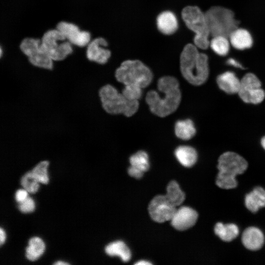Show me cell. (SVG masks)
Here are the masks:
<instances>
[{
	"mask_svg": "<svg viewBox=\"0 0 265 265\" xmlns=\"http://www.w3.org/2000/svg\"><path fill=\"white\" fill-rule=\"evenodd\" d=\"M158 88L163 97L155 90H150L146 95V101L152 113L163 117L174 112L180 104L179 83L174 77L165 76L159 80Z\"/></svg>",
	"mask_w": 265,
	"mask_h": 265,
	"instance_id": "6da1fadb",
	"label": "cell"
},
{
	"mask_svg": "<svg viewBox=\"0 0 265 265\" xmlns=\"http://www.w3.org/2000/svg\"><path fill=\"white\" fill-rule=\"evenodd\" d=\"M200 50L193 43H188L180 55L181 73L187 81L194 85L203 84L210 73L209 56L205 51Z\"/></svg>",
	"mask_w": 265,
	"mask_h": 265,
	"instance_id": "7a4b0ae2",
	"label": "cell"
},
{
	"mask_svg": "<svg viewBox=\"0 0 265 265\" xmlns=\"http://www.w3.org/2000/svg\"><path fill=\"white\" fill-rule=\"evenodd\" d=\"M246 160L238 154L233 152L222 154L218 159L216 184L223 189H232L238 185L236 177L242 174L247 169Z\"/></svg>",
	"mask_w": 265,
	"mask_h": 265,
	"instance_id": "3957f363",
	"label": "cell"
},
{
	"mask_svg": "<svg viewBox=\"0 0 265 265\" xmlns=\"http://www.w3.org/2000/svg\"><path fill=\"white\" fill-rule=\"evenodd\" d=\"M182 17L187 27L194 34L193 43L201 51L208 50L211 36L205 12L197 5H189L182 10Z\"/></svg>",
	"mask_w": 265,
	"mask_h": 265,
	"instance_id": "277c9868",
	"label": "cell"
},
{
	"mask_svg": "<svg viewBox=\"0 0 265 265\" xmlns=\"http://www.w3.org/2000/svg\"><path fill=\"white\" fill-rule=\"evenodd\" d=\"M205 14L211 38L221 35L229 38L232 32L239 27L234 12L226 7L214 5L205 11Z\"/></svg>",
	"mask_w": 265,
	"mask_h": 265,
	"instance_id": "5b68a950",
	"label": "cell"
},
{
	"mask_svg": "<svg viewBox=\"0 0 265 265\" xmlns=\"http://www.w3.org/2000/svg\"><path fill=\"white\" fill-rule=\"evenodd\" d=\"M98 94L103 109L109 114L122 113L125 116L130 117L138 110V101L127 99L110 84L103 86L99 89Z\"/></svg>",
	"mask_w": 265,
	"mask_h": 265,
	"instance_id": "8992f818",
	"label": "cell"
},
{
	"mask_svg": "<svg viewBox=\"0 0 265 265\" xmlns=\"http://www.w3.org/2000/svg\"><path fill=\"white\" fill-rule=\"evenodd\" d=\"M117 81L126 85H134L143 88L148 86L153 80L151 70L138 60L123 61L115 73Z\"/></svg>",
	"mask_w": 265,
	"mask_h": 265,
	"instance_id": "52a82bcc",
	"label": "cell"
},
{
	"mask_svg": "<svg viewBox=\"0 0 265 265\" xmlns=\"http://www.w3.org/2000/svg\"><path fill=\"white\" fill-rule=\"evenodd\" d=\"M57 29L48 30L41 40V45L53 61H61L73 52L72 44Z\"/></svg>",
	"mask_w": 265,
	"mask_h": 265,
	"instance_id": "ba28073f",
	"label": "cell"
},
{
	"mask_svg": "<svg viewBox=\"0 0 265 265\" xmlns=\"http://www.w3.org/2000/svg\"><path fill=\"white\" fill-rule=\"evenodd\" d=\"M20 48L32 65L49 70L53 69V60L42 47L40 40L25 38L21 42Z\"/></svg>",
	"mask_w": 265,
	"mask_h": 265,
	"instance_id": "9c48e42d",
	"label": "cell"
},
{
	"mask_svg": "<svg viewBox=\"0 0 265 265\" xmlns=\"http://www.w3.org/2000/svg\"><path fill=\"white\" fill-rule=\"evenodd\" d=\"M177 210V207L171 204L165 195L155 196L150 202L148 211L155 221L162 223L170 221Z\"/></svg>",
	"mask_w": 265,
	"mask_h": 265,
	"instance_id": "30bf717a",
	"label": "cell"
},
{
	"mask_svg": "<svg viewBox=\"0 0 265 265\" xmlns=\"http://www.w3.org/2000/svg\"><path fill=\"white\" fill-rule=\"evenodd\" d=\"M56 28L60 31L67 41L72 44L80 47L87 46L90 42L89 32L80 30L76 25L66 22H60Z\"/></svg>",
	"mask_w": 265,
	"mask_h": 265,
	"instance_id": "8fae6325",
	"label": "cell"
},
{
	"mask_svg": "<svg viewBox=\"0 0 265 265\" xmlns=\"http://www.w3.org/2000/svg\"><path fill=\"white\" fill-rule=\"evenodd\" d=\"M107 41L102 37L95 38L87 46L86 57L91 61L100 64H106L110 57V51L106 49Z\"/></svg>",
	"mask_w": 265,
	"mask_h": 265,
	"instance_id": "7c38bea8",
	"label": "cell"
},
{
	"mask_svg": "<svg viewBox=\"0 0 265 265\" xmlns=\"http://www.w3.org/2000/svg\"><path fill=\"white\" fill-rule=\"evenodd\" d=\"M197 212L188 207H181L177 210L171 219L172 226L179 231H184L192 227L198 218Z\"/></svg>",
	"mask_w": 265,
	"mask_h": 265,
	"instance_id": "4fadbf2b",
	"label": "cell"
},
{
	"mask_svg": "<svg viewBox=\"0 0 265 265\" xmlns=\"http://www.w3.org/2000/svg\"><path fill=\"white\" fill-rule=\"evenodd\" d=\"M231 47L243 51L252 47L253 39L250 32L247 29L238 27L233 30L229 37Z\"/></svg>",
	"mask_w": 265,
	"mask_h": 265,
	"instance_id": "5bb4252c",
	"label": "cell"
},
{
	"mask_svg": "<svg viewBox=\"0 0 265 265\" xmlns=\"http://www.w3.org/2000/svg\"><path fill=\"white\" fill-rule=\"evenodd\" d=\"M216 82L219 88L228 94L238 93L240 89V80L232 71L227 70L218 75Z\"/></svg>",
	"mask_w": 265,
	"mask_h": 265,
	"instance_id": "9a60e30c",
	"label": "cell"
},
{
	"mask_svg": "<svg viewBox=\"0 0 265 265\" xmlns=\"http://www.w3.org/2000/svg\"><path fill=\"white\" fill-rule=\"evenodd\" d=\"M241 241L243 245L250 250H257L262 248L265 237L261 230L255 227H249L243 232Z\"/></svg>",
	"mask_w": 265,
	"mask_h": 265,
	"instance_id": "2e32d148",
	"label": "cell"
},
{
	"mask_svg": "<svg viewBox=\"0 0 265 265\" xmlns=\"http://www.w3.org/2000/svg\"><path fill=\"white\" fill-rule=\"evenodd\" d=\"M157 26L159 30L165 35H170L176 32L178 27V21L174 13L164 11L157 18Z\"/></svg>",
	"mask_w": 265,
	"mask_h": 265,
	"instance_id": "e0dca14e",
	"label": "cell"
},
{
	"mask_svg": "<svg viewBox=\"0 0 265 265\" xmlns=\"http://www.w3.org/2000/svg\"><path fill=\"white\" fill-rule=\"evenodd\" d=\"M245 205L247 209L253 212L265 207V190L260 186L253 189L245 197Z\"/></svg>",
	"mask_w": 265,
	"mask_h": 265,
	"instance_id": "ac0fdd59",
	"label": "cell"
},
{
	"mask_svg": "<svg viewBox=\"0 0 265 265\" xmlns=\"http://www.w3.org/2000/svg\"><path fill=\"white\" fill-rule=\"evenodd\" d=\"M175 155L183 166L189 167L193 166L197 159V152L194 148L189 146H180L176 148Z\"/></svg>",
	"mask_w": 265,
	"mask_h": 265,
	"instance_id": "d6986e66",
	"label": "cell"
},
{
	"mask_svg": "<svg viewBox=\"0 0 265 265\" xmlns=\"http://www.w3.org/2000/svg\"><path fill=\"white\" fill-rule=\"evenodd\" d=\"M240 98L246 103L258 104L265 99V92L261 87L240 88Z\"/></svg>",
	"mask_w": 265,
	"mask_h": 265,
	"instance_id": "ffe728a7",
	"label": "cell"
},
{
	"mask_svg": "<svg viewBox=\"0 0 265 265\" xmlns=\"http://www.w3.org/2000/svg\"><path fill=\"white\" fill-rule=\"evenodd\" d=\"M215 234L222 240L229 242L236 238L239 234L238 227L235 224L217 223L214 228Z\"/></svg>",
	"mask_w": 265,
	"mask_h": 265,
	"instance_id": "44dd1931",
	"label": "cell"
},
{
	"mask_svg": "<svg viewBox=\"0 0 265 265\" xmlns=\"http://www.w3.org/2000/svg\"><path fill=\"white\" fill-rule=\"evenodd\" d=\"M209 48L216 55L224 57L229 54L231 45L228 37L218 35L211 38Z\"/></svg>",
	"mask_w": 265,
	"mask_h": 265,
	"instance_id": "7402d4cb",
	"label": "cell"
},
{
	"mask_svg": "<svg viewBox=\"0 0 265 265\" xmlns=\"http://www.w3.org/2000/svg\"><path fill=\"white\" fill-rule=\"evenodd\" d=\"M194 124L190 119L178 120L175 125V133L177 137L183 140H189L196 133Z\"/></svg>",
	"mask_w": 265,
	"mask_h": 265,
	"instance_id": "603a6c76",
	"label": "cell"
},
{
	"mask_svg": "<svg viewBox=\"0 0 265 265\" xmlns=\"http://www.w3.org/2000/svg\"><path fill=\"white\" fill-rule=\"evenodd\" d=\"M107 254L111 256H118L124 262H128L131 258V253L126 244L122 241L111 242L106 247Z\"/></svg>",
	"mask_w": 265,
	"mask_h": 265,
	"instance_id": "cb8c5ba5",
	"label": "cell"
},
{
	"mask_svg": "<svg viewBox=\"0 0 265 265\" xmlns=\"http://www.w3.org/2000/svg\"><path fill=\"white\" fill-rule=\"evenodd\" d=\"M173 205L180 206L185 199V194L180 188L179 185L176 181H171L167 186L166 194L165 195Z\"/></svg>",
	"mask_w": 265,
	"mask_h": 265,
	"instance_id": "d4e9b609",
	"label": "cell"
},
{
	"mask_svg": "<svg viewBox=\"0 0 265 265\" xmlns=\"http://www.w3.org/2000/svg\"><path fill=\"white\" fill-rule=\"evenodd\" d=\"M45 244L42 240L38 237H33L28 241V246L26 248V257L30 261L37 260L44 252Z\"/></svg>",
	"mask_w": 265,
	"mask_h": 265,
	"instance_id": "484cf974",
	"label": "cell"
},
{
	"mask_svg": "<svg viewBox=\"0 0 265 265\" xmlns=\"http://www.w3.org/2000/svg\"><path fill=\"white\" fill-rule=\"evenodd\" d=\"M131 165L143 171H147L149 168L148 154L143 151H139L130 158Z\"/></svg>",
	"mask_w": 265,
	"mask_h": 265,
	"instance_id": "4316f807",
	"label": "cell"
},
{
	"mask_svg": "<svg viewBox=\"0 0 265 265\" xmlns=\"http://www.w3.org/2000/svg\"><path fill=\"white\" fill-rule=\"evenodd\" d=\"M49 162L47 160H43L39 162L30 171L35 178L43 184H47L49 178L47 173V167Z\"/></svg>",
	"mask_w": 265,
	"mask_h": 265,
	"instance_id": "83f0119b",
	"label": "cell"
},
{
	"mask_svg": "<svg viewBox=\"0 0 265 265\" xmlns=\"http://www.w3.org/2000/svg\"><path fill=\"white\" fill-rule=\"evenodd\" d=\"M39 181L30 171L26 173L21 178V184L27 192L35 193L39 188Z\"/></svg>",
	"mask_w": 265,
	"mask_h": 265,
	"instance_id": "f1b7e54d",
	"label": "cell"
},
{
	"mask_svg": "<svg viewBox=\"0 0 265 265\" xmlns=\"http://www.w3.org/2000/svg\"><path fill=\"white\" fill-rule=\"evenodd\" d=\"M122 93L129 100L138 101L142 95V88L134 85H126Z\"/></svg>",
	"mask_w": 265,
	"mask_h": 265,
	"instance_id": "f546056e",
	"label": "cell"
},
{
	"mask_svg": "<svg viewBox=\"0 0 265 265\" xmlns=\"http://www.w3.org/2000/svg\"><path fill=\"white\" fill-rule=\"evenodd\" d=\"M18 206L22 212L26 213L32 212L34 209L35 204L32 199L27 197L23 201L20 202Z\"/></svg>",
	"mask_w": 265,
	"mask_h": 265,
	"instance_id": "4dcf8cb0",
	"label": "cell"
},
{
	"mask_svg": "<svg viewBox=\"0 0 265 265\" xmlns=\"http://www.w3.org/2000/svg\"><path fill=\"white\" fill-rule=\"evenodd\" d=\"M128 172L129 175L136 179H139L141 178L144 173V172L131 165L129 167Z\"/></svg>",
	"mask_w": 265,
	"mask_h": 265,
	"instance_id": "1f68e13d",
	"label": "cell"
},
{
	"mask_svg": "<svg viewBox=\"0 0 265 265\" xmlns=\"http://www.w3.org/2000/svg\"><path fill=\"white\" fill-rule=\"evenodd\" d=\"M27 197V191L26 189H19L15 194L16 201L20 203L23 201Z\"/></svg>",
	"mask_w": 265,
	"mask_h": 265,
	"instance_id": "d6a6232c",
	"label": "cell"
},
{
	"mask_svg": "<svg viewBox=\"0 0 265 265\" xmlns=\"http://www.w3.org/2000/svg\"><path fill=\"white\" fill-rule=\"evenodd\" d=\"M5 234L1 228L0 229V244L1 245L5 240Z\"/></svg>",
	"mask_w": 265,
	"mask_h": 265,
	"instance_id": "836d02e7",
	"label": "cell"
},
{
	"mask_svg": "<svg viewBox=\"0 0 265 265\" xmlns=\"http://www.w3.org/2000/svg\"><path fill=\"white\" fill-rule=\"evenodd\" d=\"M135 265H152L151 263L149 262L146 261H140L136 263H135Z\"/></svg>",
	"mask_w": 265,
	"mask_h": 265,
	"instance_id": "e575fe53",
	"label": "cell"
},
{
	"mask_svg": "<svg viewBox=\"0 0 265 265\" xmlns=\"http://www.w3.org/2000/svg\"><path fill=\"white\" fill-rule=\"evenodd\" d=\"M261 144L263 148L265 150V136L262 138Z\"/></svg>",
	"mask_w": 265,
	"mask_h": 265,
	"instance_id": "d590c367",
	"label": "cell"
},
{
	"mask_svg": "<svg viewBox=\"0 0 265 265\" xmlns=\"http://www.w3.org/2000/svg\"><path fill=\"white\" fill-rule=\"evenodd\" d=\"M54 265H68V264L65 262H62V261H58L54 263Z\"/></svg>",
	"mask_w": 265,
	"mask_h": 265,
	"instance_id": "8d00e7d4",
	"label": "cell"
}]
</instances>
